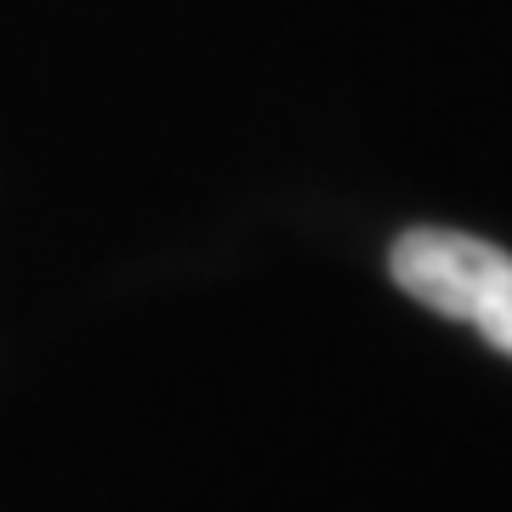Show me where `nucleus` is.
<instances>
[{
	"label": "nucleus",
	"instance_id": "obj_1",
	"mask_svg": "<svg viewBox=\"0 0 512 512\" xmlns=\"http://www.w3.org/2000/svg\"><path fill=\"white\" fill-rule=\"evenodd\" d=\"M387 268L404 296L473 325L495 353L512 359V251L456 228H410L393 239Z\"/></svg>",
	"mask_w": 512,
	"mask_h": 512
}]
</instances>
